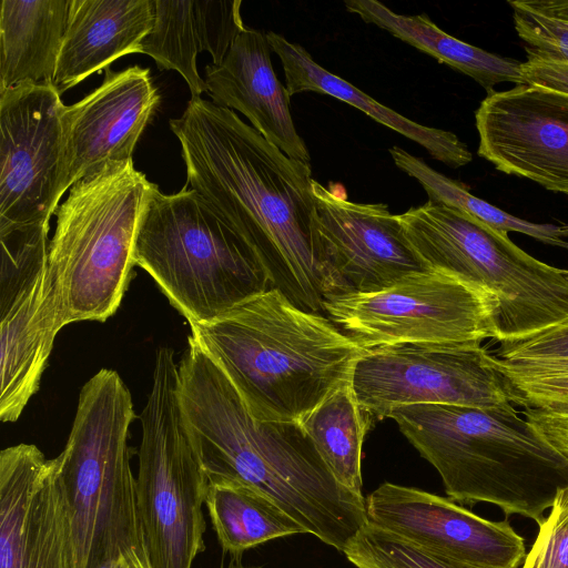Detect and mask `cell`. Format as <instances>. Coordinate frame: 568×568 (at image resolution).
<instances>
[{
	"mask_svg": "<svg viewBox=\"0 0 568 568\" xmlns=\"http://www.w3.org/2000/svg\"><path fill=\"white\" fill-rule=\"evenodd\" d=\"M186 185L253 247L272 287L323 314L322 248L311 165L268 142L234 111L202 98L170 120Z\"/></svg>",
	"mask_w": 568,
	"mask_h": 568,
	"instance_id": "cell-1",
	"label": "cell"
},
{
	"mask_svg": "<svg viewBox=\"0 0 568 568\" xmlns=\"http://www.w3.org/2000/svg\"><path fill=\"white\" fill-rule=\"evenodd\" d=\"M182 418L209 484L248 486L343 552L366 501L336 481L300 423L258 422L219 366L189 338L178 363Z\"/></svg>",
	"mask_w": 568,
	"mask_h": 568,
	"instance_id": "cell-2",
	"label": "cell"
},
{
	"mask_svg": "<svg viewBox=\"0 0 568 568\" xmlns=\"http://www.w3.org/2000/svg\"><path fill=\"white\" fill-rule=\"evenodd\" d=\"M189 336L219 366L258 422L302 423L349 382L365 351L327 316L270 288Z\"/></svg>",
	"mask_w": 568,
	"mask_h": 568,
	"instance_id": "cell-3",
	"label": "cell"
},
{
	"mask_svg": "<svg viewBox=\"0 0 568 568\" xmlns=\"http://www.w3.org/2000/svg\"><path fill=\"white\" fill-rule=\"evenodd\" d=\"M442 477L455 503H488L537 525L568 485V457L516 406L417 404L389 415Z\"/></svg>",
	"mask_w": 568,
	"mask_h": 568,
	"instance_id": "cell-4",
	"label": "cell"
},
{
	"mask_svg": "<svg viewBox=\"0 0 568 568\" xmlns=\"http://www.w3.org/2000/svg\"><path fill=\"white\" fill-rule=\"evenodd\" d=\"M134 419L118 372L102 368L82 386L67 444L55 457L81 568L118 558L152 566L130 465Z\"/></svg>",
	"mask_w": 568,
	"mask_h": 568,
	"instance_id": "cell-5",
	"label": "cell"
},
{
	"mask_svg": "<svg viewBox=\"0 0 568 568\" xmlns=\"http://www.w3.org/2000/svg\"><path fill=\"white\" fill-rule=\"evenodd\" d=\"M135 264L190 325L217 318L272 287L253 247L193 189L150 190Z\"/></svg>",
	"mask_w": 568,
	"mask_h": 568,
	"instance_id": "cell-6",
	"label": "cell"
},
{
	"mask_svg": "<svg viewBox=\"0 0 568 568\" xmlns=\"http://www.w3.org/2000/svg\"><path fill=\"white\" fill-rule=\"evenodd\" d=\"M153 184L133 161L113 163L75 182L57 207L48 272L62 327L105 322L118 311Z\"/></svg>",
	"mask_w": 568,
	"mask_h": 568,
	"instance_id": "cell-7",
	"label": "cell"
},
{
	"mask_svg": "<svg viewBox=\"0 0 568 568\" xmlns=\"http://www.w3.org/2000/svg\"><path fill=\"white\" fill-rule=\"evenodd\" d=\"M396 216L430 270L488 296L494 339L499 344L529 338L568 321V270L531 256L508 233L430 201Z\"/></svg>",
	"mask_w": 568,
	"mask_h": 568,
	"instance_id": "cell-8",
	"label": "cell"
},
{
	"mask_svg": "<svg viewBox=\"0 0 568 568\" xmlns=\"http://www.w3.org/2000/svg\"><path fill=\"white\" fill-rule=\"evenodd\" d=\"M135 495L153 568H192L205 550L202 506L209 486L186 432L178 397V363L156 349L151 390L141 412Z\"/></svg>",
	"mask_w": 568,
	"mask_h": 568,
	"instance_id": "cell-9",
	"label": "cell"
},
{
	"mask_svg": "<svg viewBox=\"0 0 568 568\" xmlns=\"http://www.w3.org/2000/svg\"><path fill=\"white\" fill-rule=\"evenodd\" d=\"M349 386L375 420L407 405H514L496 357L481 343H403L365 349L354 364Z\"/></svg>",
	"mask_w": 568,
	"mask_h": 568,
	"instance_id": "cell-10",
	"label": "cell"
},
{
	"mask_svg": "<svg viewBox=\"0 0 568 568\" xmlns=\"http://www.w3.org/2000/svg\"><path fill=\"white\" fill-rule=\"evenodd\" d=\"M323 313L363 349L494 339L488 296L433 270L376 293L325 300Z\"/></svg>",
	"mask_w": 568,
	"mask_h": 568,
	"instance_id": "cell-11",
	"label": "cell"
},
{
	"mask_svg": "<svg viewBox=\"0 0 568 568\" xmlns=\"http://www.w3.org/2000/svg\"><path fill=\"white\" fill-rule=\"evenodd\" d=\"M49 223L0 229V419L16 422L38 392L62 328L48 272Z\"/></svg>",
	"mask_w": 568,
	"mask_h": 568,
	"instance_id": "cell-12",
	"label": "cell"
},
{
	"mask_svg": "<svg viewBox=\"0 0 568 568\" xmlns=\"http://www.w3.org/2000/svg\"><path fill=\"white\" fill-rule=\"evenodd\" d=\"M64 106L51 83L0 91V229L49 223L69 189Z\"/></svg>",
	"mask_w": 568,
	"mask_h": 568,
	"instance_id": "cell-13",
	"label": "cell"
},
{
	"mask_svg": "<svg viewBox=\"0 0 568 568\" xmlns=\"http://www.w3.org/2000/svg\"><path fill=\"white\" fill-rule=\"evenodd\" d=\"M324 301L371 294L432 271L385 203H356L313 180Z\"/></svg>",
	"mask_w": 568,
	"mask_h": 568,
	"instance_id": "cell-14",
	"label": "cell"
},
{
	"mask_svg": "<svg viewBox=\"0 0 568 568\" xmlns=\"http://www.w3.org/2000/svg\"><path fill=\"white\" fill-rule=\"evenodd\" d=\"M0 568H81L57 458L32 444L0 453Z\"/></svg>",
	"mask_w": 568,
	"mask_h": 568,
	"instance_id": "cell-15",
	"label": "cell"
},
{
	"mask_svg": "<svg viewBox=\"0 0 568 568\" xmlns=\"http://www.w3.org/2000/svg\"><path fill=\"white\" fill-rule=\"evenodd\" d=\"M367 520L468 568H520L526 546L507 519L483 518L454 500L392 483L373 490Z\"/></svg>",
	"mask_w": 568,
	"mask_h": 568,
	"instance_id": "cell-16",
	"label": "cell"
},
{
	"mask_svg": "<svg viewBox=\"0 0 568 568\" xmlns=\"http://www.w3.org/2000/svg\"><path fill=\"white\" fill-rule=\"evenodd\" d=\"M477 153L498 171L568 194V97L528 84L488 93Z\"/></svg>",
	"mask_w": 568,
	"mask_h": 568,
	"instance_id": "cell-17",
	"label": "cell"
},
{
	"mask_svg": "<svg viewBox=\"0 0 568 568\" xmlns=\"http://www.w3.org/2000/svg\"><path fill=\"white\" fill-rule=\"evenodd\" d=\"M104 71L102 83L62 113L69 187L110 164L133 161L161 100L148 68Z\"/></svg>",
	"mask_w": 568,
	"mask_h": 568,
	"instance_id": "cell-18",
	"label": "cell"
},
{
	"mask_svg": "<svg viewBox=\"0 0 568 568\" xmlns=\"http://www.w3.org/2000/svg\"><path fill=\"white\" fill-rule=\"evenodd\" d=\"M271 51L265 32L245 27L222 62L206 65V93L214 104L242 113L287 156L310 164L308 149L291 115V97L274 72Z\"/></svg>",
	"mask_w": 568,
	"mask_h": 568,
	"instance_id": "cell-19",
	"label": "cell"
},
{
	"mask_svg": "<svg viewBox=\"0 0 568 568\" xmlns=\"http://www.w3.org/2000/svg\"><path fill=\"white\" fill-rule=\"evenodd\" d=\"M154 24L142 40L140 53L156 65L178 71L186 81L191 99L206 92L196 57L206 51L220 64L237 36L245 29L241 0H153Z\"/></svg>",
	"mask_w": 568,
	"mask_h": 568,
	"instance_id": "cell-20",
	"label": "cell"
},
{
	"mask_svg": "<svg viewBox=\"0 0 568 568\" xmlns=\"http://www.w3.org/2000/svg\"><path fill=\"white\" fill-rule=\"evenodd\" d=\"M154 18L153 0H71L52 85L62 94L120 57L140 53Z\"/></svg>",
	"mask_w": 568,
	"mask_h": 568,
	"instance_id": "cell-21",
	"label": "cell"
},
{
	"mask_svg": "<svg viewBox=\"0 0 568 568\" xmlns=\"http://www.w3.org/2000/svg\"><path fill=\"white\" fill-rule=\"evenodd\" d=\"M268 43L283 65L285 88L290 97L305 91L331 95L366 113L378 123L422 145L432 158L458 169L471 162L473 155L459 138L445 130L416 123L367 95L343 78L321 67L300 44L270 31Z\"/></svg>",
	"mask_w": 568,
	"mask_h": 568,
	"instance_id": "cell-22",
	"label": "cell"
},
{
	"mask_svg": "<svg viewBox=\"0 0 568 568\" xmlns=\"http://www.w3.org/2000/svg\"><path fill=\"white\" fill-rule=\"evenodd\" d=\"M71 0H1L0 91L51 83Z\"/></svg>",
	"mask_w": 568,
	"mask_h": 568,
	"instance_id": "cell-23",
	"label": "cell"
},
{
	"mask_svg": "<svg viewBox=\"0 0 568 568\" xmlns=\"http://www.w3.org/2000/svg\"><path fill=\"white\" fill-rule=\"evenodd\" d=\"M344 6L348 12L357 14L366 23L386 30L440 63L470 77L487 94L494 92V87L503 82L525 84L521 62L458 40L439 29L424 13L398 14L376 0H347Z\"/></svg>",
	"mask_w": 568,
	"mask_h": 568,
	"instance_id": "cell-24",
	"label": "cell"
},
{
	"mask_svg": "<svg viewBox=\"0 0 568 568\" xmlns=\"http://www.w3.org/2000/svg\"><path fill=\"white\" fill-rule=\"evenodd\" d=\"M205 504L224 551L239 556L266 541L306 534L264 494L239 484H209Z\"/></svg>",
	"mask_w": 568,
	"mask_h": 568,
	"instance_id": "cell-25",
	"label": "cell"
},
{
	"mask_svg": "<svg viewBox=\"0 0 568 568\" xmlns=\"http://www.w3.org/2000/svg\"><path fill=\"white\" fill-rule=\"evenodd\" d=\"M375 422L358 405L348 382L327 396L301 423L336 481L361 496L362 446Z\"/></svg>",
	"mask_w": 568,
	"mask_h": 568,
	"instance_id": "cell-26",
	"label": "cell"
},
{
	"mask_svg": "<svg viewBox=\"0 0 568 568\" xmlns=\"http://www.w3.org/2000/svg\"><path fill=\"white\" fill-rule=\"evenodd\" d=\"M388 151L395 165L418 181L426 191L428 201L458 210L498 231L523 233L545 244L568 250V241L562 237L560 226L516 217L473 195L466 186L437 172L423 159L414 156L404 149L395 145Z\"/></svg>",
	"mask_w": 568,
	"mask_h": 568,
	"instance_id": "cell-27",
	"label": "cell"
},
{
	"mask_svg": "<svg viewBox=\"0 0 568 568\" xmlns=\"http://www.w3.org/2000/svg\"><path fill=\"white\" fill-rule=\"evenodd\" d=\"M343 554L357 568H468L436 556L368 520Z\"/></svg>",
	"mask_w": 568,
	"mask_h": 568,
	"instance_id": "cell-28",
	"label": "cell"
},
{
	"mask_svg": "<svg viewBox=\"0 0 568 568\" xmlns=\"http://www.w3.org/2000/svg\"><path fill=\"white\" fill-rule=\"evenodd\" d=\"M496 362L510 387L515 406L568 414V366H514L497 357Z\"/></svg>",
	"mask_w": 568,
	"mask_h": 568,
	"instance_id": "cell-29",
	"label": "cell"
},
{
	"mask_svg": "<svg viewBox=\"0 0 568 568\" xmlns=\"http://www.w3.org/2000/svg\"><path fill=\"white\" fill-rule=\"evenodd\" d=\"M520 568H568V485L559 489Z\"/></svg>",
	"mask_w": 568,
	"mask_h": 568,
	"instance_id": "cell-30",
	"label": "cell"
},
{
	"mask_svg": "<svg viewBox=\"0 0 568 568\" xmlns=\"http://www.w3.org/2000/svg\"><path fill=\"white\" fill-rule=\"evenodd\" d=\"M518 37L531 52L568 62V22L527 7L524 0L508 1Z\"/></svg>",
	"mask_w": 568,
	"mask_h": 568,
	"instance_id": "cell-31",
	"label": "cell"
},
{
	"mask_svg": "<svg viewBox=\"0 0 568 568\" xmlns=\"http://www.w3.org/2000/svg\"><path fill=\"white\" fill-rule=\"evenodd\" d=\"M495 357L514 366H568V321L529 338L501 343Z\"/></svg>",
	"mask_w": 568,
	"mask_h": 568,
	"instance_id": "cell-32",
	"label": "cell"
},
{
	"mask_svg": "<svg viewBox=\"0 0 568 568\" xmlns=\"http://www.w3.org/2000/svg\"><path fill=\"white\" fill-rule=\"evenodd\" d=\"M524 83L568 97V62L540 57L525 48Z\"/></svg>",
	"mask_w": 568,
	"mask_h": 568,
	"instance_id": "cell-33",
	"label": "cell"
},
{
	"mask_svg": "<svg viewBox=\"0 0 568 568\" xmlns=\"http://www.w3.org/2000/svg\"><path fill=\"white\" fill-rule=\"evenodd\" d=\"M524 2L538 12L568 22V0H524Z\"/></svg>",
	"mask_w": 568,
	"mask_h": 568,
	"instance_id": "cell-34",
	"label": "cell"
},
{
	"mask_svg": "<svg viewBox=\"0 0 568 568\" xmlns=\"http://www.w3.org/2000/svg\"><path fill=\"white\" fill-rule=\"evenodd\" d=\"M560 230H561L562 237H567L568 236V224L560 225Z\"/></svg>",
	"mask_w": 568,
	"mask_h": 568,
	"instance_id": "cell-35",
	"label": "cell"
},
{
	"mask_svg": "<svg viewBox=\"0 0 568 568\" xmlns=\"http://www.w3.org/2000/svg\"><path fill=\"white\" fill-rule=\"evenodd\" d=\"M230 568H248V567H242V566H232Z\"/></svg>",
	"mask_w": 568,
	"mask_h": 568,
	"instance_id": "cell-36",
	"label": "cell"
}]
</instances>
